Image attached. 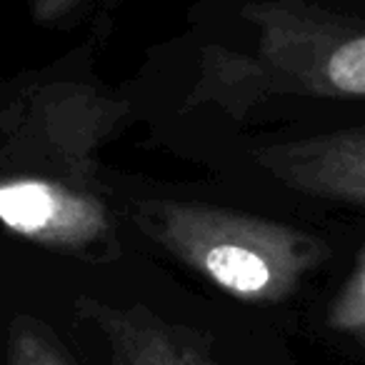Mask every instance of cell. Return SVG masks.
Instances as JSON below:
<instances>
[{
    "label": "cell",
    "instance_id": "cell-1",
    "mask_svg": "<svg viewBox=\"0 0 365 365\" xmlns=\"http://www.w3.org/2000/svg\"><path fill=\"white\" fill-rule=\"evenodd\" d=\"M250 53L208 48L190 106L213 103L243 120L275 96L365 98V21L300 0H265L243 11Z\"/></svg>",
    "mask_w": 365,
    "mask_h": 365
},
{
    "label": "cell",
    "instance_id": "cell-2",
    "mask_svg": "<svg viewBox=\"0 0 365 365\" xmlns=\"http://www.w3.org/2000/svg\"><path fill=\"white\" fill-rule=\"evenodd\" d=\"M135 220L173 258L243 303H280L328 255L315 235L218 205L148 200Z\"/></svg>",
    "mask_w": 365,
    "mask_h": 365
},
{
    "label": "cell",
    "instance_id": "cell-3",
    "mask_svg": "<svg viewBox=\"0 0 365 365\" xmlns=\"http://www.w3.org/2000/svg\"><path fill=\"white\" fill-rule=\"evenodd\" d=\"M0 225L31 243L78 253L110 235V213L91 190L18 173L0 180Z\"/></svg>",
    "mask_w": 365,
    "mask_h": 365
},
{
    "label": "cell",
    "instance_id": "cell-4",
    "mask_svg": "<svg viewBox=\"0 0 365 365\" xmlns=\"http://www.w3.org/2000/svg\"><path fill=\"white\" fill-rule=\"evenodd\" d=\"M120 106L86 88L56 86L41 91L18 110L16 118H6L3 128L11 138V148L18 153L51 150L58 153L73 170L88 163L91 150L118 125Z\"/></svg>",
    "mask_w": 365,
    "mask_h": 365
},
{
    "label": "cell",
    "instance_id": "cell-5",
    "mask_svg": "<svg viewBox=\"0 0 365 365\" xmlns=\"http://www.w3.org/2000/svg\"><path fill=\"white\" fill-rule=\"evenodd\" d=\"M255 163L290 190L365 205V125L273 143L255 150Z\"/></svg>",
    "mask_w": 365,
    "mask_h": 365
},
{
    "label": "cell",
    "instance_id": "cell-6",
    "mask_svg": "<svg viewBox=\"0 0 365 365\" xmlns=\"http://www.w3.org/2000/svg\"><path fill=\"white\" fill-rule=\"evenodd\" d=\"M83 308L106 338L113 365H225L193 333L148 308H115L106 303H83Z\"/></svg>",
    "mask_w": 365,
    "mask_h": 365
},
{
    "label": "cell",
    "instance_id": "cell-7",
    "mask_svg": "<svg viewBox=\"0 0 365 365\" xmlns=\"http://www.w3.org/2000/svg\"><path fill=\"white\" fill-rule=\"evenodd\" d=\"M8 365H73L56 335L33 318H16L8 333Z\"/></svg>",
    "mask_w": 365,
    "mask_h": 365
},
{
    "label": "cell",
    "instance_id": "cell-8",
    "mask_svg": "<svg viewBox=\"0 0 365 365\" xmlns=\"http://www.w3.org/2000/svg\"><path fill=\"white\" fill-rule=\"evenodd\" d=\"M328 325L365 345V250L328 310Z\"/></svg>",
    "mask_w": 365,
    "mask_h": 365
},
{
    "label": "cell",
    "instance_id": "cell-9",
    "mask_svg": "<svg viewBox=\"0 0 365 365\" xmlns=\"http://www.w3.org/2000/svg\"><path fill=\"white\" fill-rule=\"evenodd\" d=\"M83 0H33V18L43 26L61 23L66 16H71Z\"/></svg>",
    "mask_w": 365,
    "mask_h": 365
}]
</instances>
